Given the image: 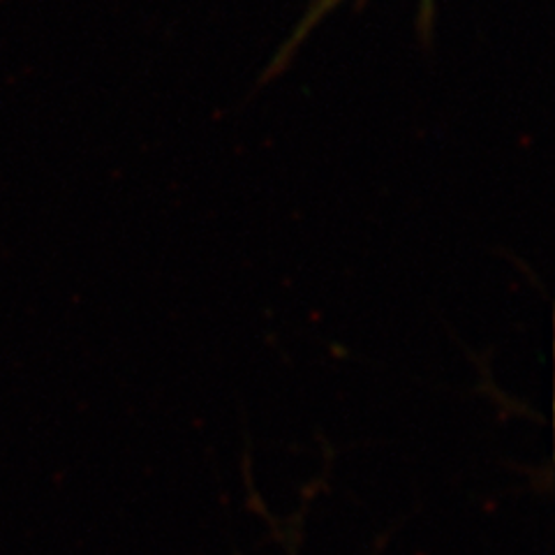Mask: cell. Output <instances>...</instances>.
Returning a JSON list of instances; mask_svg holds the SVG:
<instances>
[{
    "label": "cell",
    "instance_id": "6da1fadb",
    "mask_svg": "<svg viewBox=\"0 0 555 555\" xmlns=\"http://www.w3.org/2000/svg\"><path fill=\"white\" fill-rule=\"evenodd\" d=\"M336 3H340V0H318V3H315V10H312V14L308 16L306 24H304V28H301V35H304L312 24H315V20H320V16H322L326 10H332Z\"/></svg>",
    "mask_w": 555,
    "mask_h": 555
}]
</instances>
